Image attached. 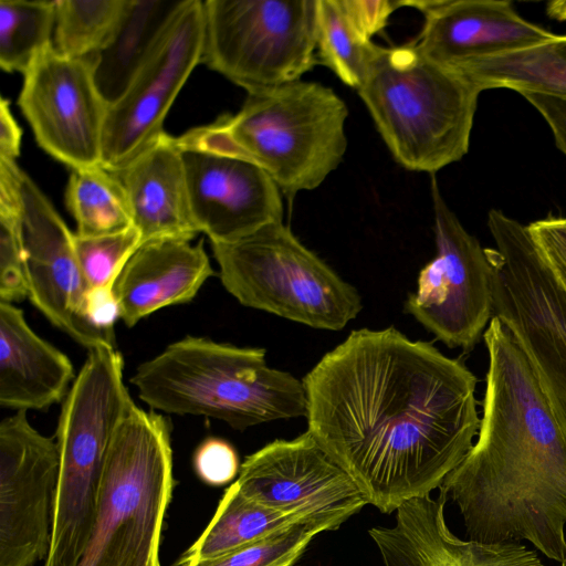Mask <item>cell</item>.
<instances>
[{
  "mask_svg": "<svg viewBox=\"0 0 566 566\" xmlns=\"http://www.w3.org/2000/svg\"><path fill=\"white\" fill-rule=\"evenodd\" d=\"M302 381L307 431L385 514L439 489L479 432L473 373L394 326L352 331Z\"/></svg>",
  "mask_w": 566,
  "mask_h": 566,
  "instance_id": "cell-1",
  "label": "cell"
},
{
  "mask_svg": "<svg viewBox=\"0 0 566 566\" xmlns=\"http://www.w3.org/2000/svg\"><path fill=\"white\" fill-rule=\"evenodd\" d=\"M478 439L444 479L469 539L566 555V443L522 348L493 315Z\"/></svg>",
  "mask_w": 566,
  "mask_h": 566,
  "instance_id": "cell-2",
  "label": "cell"
},
{
  "mask_svg": "<svg viewBox=\"0 0 566 566\" xmlns=\"http://www.w3.org/2000/svg\"><path fill=\"white\" fill-rule=\"evenodd\" d=\"M345 102L329 87L297 80L248 92L241 109L177 138L182 148L230 156L262 168L292 199L317 188L347 147Z\"/></svg>",
  "mask_w": 566,
  "mask_h": 566,
  "instance_id": "cell-3",
  "label": "cell"
},
{
  "mask_svg": "<svg viewBox=\"0 0 566 566\" xmlns=\"http://www.w3.org/2000/svg\"><path fill=\"white\" fill-rule=\"evenodd\" d=\"M265 354L186 336L140 364L130 382L153 410L211 417L237 430L306 417L303 381L268 366Z\"/></svg>",
  "mask_w": 566,
  "mask_h": 566,
  "instance_id": "cell-4",
  "label": "cell"
},
{
  "mask_svg": "<svg viewBox=\"0 0 566 566\" xmlns=\"http://www.w3.org/2000/svg\"><path fill=\"white\" fill-rule=\"evenodd\" d=\"M357 92L406 169L434 175L468 153L481 92L412 43L380 46Z\"/></svg>",
  "mask_w": 566,
  "mask_h": 566,
  "instance_id": "cell-5",
  "label": "cell"
},
{
  "mask_svg": "<svg viewBox=\"0 0 566 566\" xmlns=\"http://www.w3.org/2000/svg\"><path fill=\"white\" fill-rule=\"evenodd\" d=\"M170 423L135 403L113 437L94 523L76 566H160L174 485Z\"/></svg>",
  "mask_w": 566,
  "mask_h": 566,
  "instance_id": "cell-6",
  "label": "cell"
},
{
  "mask_svg": "<svg viewBox=\"0 0 566 566\" xmlns=\"http://www.w3.org/2000/svg\"><path fill=\"white\" fill-rule=\"evenodd\" d=\"M123 369L116 347L92 348L63 399L55 434L59 480L44 566H76L86 546L113 437L134 405Z\"/></svg>",
  "mask_w": 566,
  "mask_h": 566,
  "instance_id": "cell-7",
  "label": "cell"
},
{
  "mask_svg": "<svg viewBox=\"0 0 566 566\" xmlns=\"http://www.w3.org/2000/svg\"><path fill=\"white\" fill-rule=\"evenodd\" d=\"M211 247L222 285L243 306L334 332L363 308L358 291L283 222Z\"/></svg>",
  "mask_w": 566,
  "mask_h": 566,
  "instance_id": "cell-8",
  "label": "cell"
},
{
  "mask_svg": "<svg viewBox=\"0 0 566 566\" xmlns=\"http://www.w3.org/2000/svg\"><path fill=\"white\" fill-rule=\"evenodd\" d=\"M488 228L493 315L511 332L566 443V292L538 253L527 226L497 209Z\"/></svg>",
  "mask_w": 566,
  "mask_h": 566,
  "instance_id": "cell-9",
  "label": "cell"
},
{
  "mask_svg": "<svg viewBox=\"0 0 566 566\" xmlns=\"http://www.w3.org/2000/svg\"><path fill=\"white\" fill-rule=\"evenodd\" d=\"M202 63L247 92L301 80L317 63V0H207Z\"/></svg>",
  "mask_w": 566,
  "mask_h": 566,
  "instance_id": "cell-10",
  "label": "cell"
},
{
  "mask_svg": "<svg viewBox=\"0 0 566 566\" xmlns=\"http://www.w3.org/2000/svg\"><path fill=\"white\" fill-rule=\"evenodd\" d=\"M436 256L419 272L405 311L450 348L468 353L493 317L492 266L443 199L432 175Z\"/></svg>",
  "mask_w": 566,
  "mask_h": 566,
  "instance_id": "cell-11",
  "label": "cell"
},
{
  "mask_svg": "<svg viewBox=\"0 0 566 566\" xmlns=\"http://www.w3.org/2000/svg\"><path fill=\"white\" fill-rule=\"evenodd\" d=\"M203 1L182 0L123 95L107 106L101 165L117 171L161 133L174 101L202 61Z\"/></svg>",
  "mask_w": 566,
  "mask_h": 566,
  "instance_id": "cell-12",
  "label": "cell"
},
{
  "mask_svg": "<svg viewBox=\"0 0 566 566\" xmlns=\"http://www.w3.org/2000/svg\"><path fill=\"white\" fill-rule=\"evenodd\" d=\"M23 76L18 103L39 146L71 169L101 165L107 104L91 57H70L51 44Z\"/></svg>",
  "mask_w": 566,
  "mask_h": 566,
  "instance_id": "cell-13",
  "label": "cell"
},
{
  "mask_svg": "<svg viewBox=\"0 0 566 566\" xmlns=\"http://www.w3.org/2000/svg\"><path fill=\"white\" fill-rule=\"evenodd\" d=\"M235 483L265 506L336 528L367 504L352 476L308 431L248 455Z\"/></svg>",
  "mask_w": 566,
  "mask_h": 566,
  "instance_id": "cell-14",
  "label": "cell"
},
{
  "mask_svg": "<svg viewBox=\"0 0 566 566\" xmlns=\"http://www.w3.org/2000/svg\"><path fill=\"white\" fill-rule=\"evenodd\" d=\"M60 470L56 441L41 434L25 411L0 423V566H33L46 558Z\"/></svg>",
  "mask_w": 566,
  "mask_h": 566,
  "instance_id": "cell-15",
  "label": "cell"
},
{
  "mask_svg": "<svg viewBox=\"0 0 566 566\" xmlns=\"http://www.w3.org/2000/svg\"><path fill=\"white\" fill-rule=\"evenodd\" d=\"M21 233L28 297L33 306L87 350L99 345L116 347L115 337L96 329L84 316L88 286L76 256L74 233L24 172Z\"/></svg>",
  "mask_w": 566,
  "mask_h": 566,
  "instance_id": "cell-16",
  "label": "cell"
},
{
  "mask_svg": "<svg viewBox=\"0 0 566 566\" xmlns=\"http://www.w3.org/2000/svg\"><path fill=\"white\" fill-rule=\"evenodd\" d=\"M180 149L192 218L211 243L233 242L282 222L281 190L262 168L235 157Z\"/></svg>",
  "mask_w": 566,
  "mask_h": 566,
  "instance_id": "cell-17",
  "label": "cell"
},
{
  "mask_svg": "<svg viewBox=\"0 0 566 566\" xmlns=\"http://www.w3.org/2000/svg\"><path fill=\"white\" fill-rule=\"evenodd\" d=\"M401 6L423 15L412 44L452 72L470 61L526 49L556 35L524 19L506 0H410Z\"/></svg>",
  "mask_w": 566,
  "mask_h": 566,
  "instance_id": "cell-18",
  "label": "cell"
},
{
  "mask_svg": "<svg viewBox=\"0 0 566 566\" xmlns=\"http://www.w3.org/2000/svg\"><path fill=\"white\" fill-rule=\"evenodd\" d=\"M447 494L412 499L396 510L394 526L368 533L385 566H544L537 553L517 542L464 541L449 528Z\"/></svg>",
  "mask_w": 566,
  "mask_h": 566,
  "instance_id": "cell-19",
  "label": "cell"
},
{
  "mask_svg": "<svg viewBox=\"0 0 566 566\" xmlns=\"http://www.w3.org/2000/svg\"><path fill=\"white\" fill-rule=\"evenodd\" d=\"M202 242L158 239L142 243L118 274L114 293L128 327L154 312L190 302L212 275Z\"/></svg>",
  "mask_w": 566,
  "mask_h": 566,
  "instance_id": "cell-20",
  "label": "cell"
},
{
  "mask_svg": "<svg viewBox=\"0 0 566 566\" xmlns=\"http://www.w3.org/2000/svg\"><path fill=\"white\" fill-rule=\"evenodd\" d=\"M119 178L133 226L142 243L158 239L191 240L193 221L181 149L177 138L161 133L122 169Z\"/></svg>",
  "mask_w": 566,
  "mask_h": 566,
  "instance_id": "cell-21",
  "label": "cell"
},
{
  "mask_svg": "<svg viewBox=\"0 0 566 566\" xmlns=\"http://www.w3.org/2000/svg\"><path fill=\"white\" fill-rule=\"evenodd\" d=\"M73 379L69 357L29 326L22 310L0 302V405L46 409L65 398Z\"/></svg>",
  "mask_w": 566,
  "mask_h": 566,
  "instance_id": "cell-22",
  "label": "cell"
},
{
  "mask_svg": "<svg viewBox=\"0 0 566 566\" xmlns=\"http://www.w3.org/2000/svg\"><path fill=\"white\" fill-rule=\"evenodd\" d=\"M181 2L128 0L112 40L90 56L95 83L107 106L123 95Z\"/></svg>",
  "mask_w": 566,
  "mask_h": 566,
  "instance_id": "cell-23",
  "label": "cell"
},
{
  "mask_svg": "<svg viewBox=\"0 0 566 566\" xmlns=\"http://www.w3.org/2000/svg\"><path fill=\"white\" fill-rule=\"evenodd\" d=\"M454 73L480 92L506 88L566 101V34L543 43L470 61Z\"/></svg>",
  "mask_w": 566,
  "mask_h": 566,
  "instance_id": "cell-24",
  "label": "cell"
},
{
  "mask_svg": "<svg viewBox=\"0 0 566 566\" xmlns=\"http://www.w3.org/2000/svg\"><path fill=\"white\" fill-rule=\"evenodd\" d=\"M302 523L312 522H304L250 499L234 481L224 491L208 526L181 555L178 566L227 555Z\"/></svg>",
  "mask_w": 566,
  "mask_h": 566,
  "instance_id": "cell-25",
  "label": "cell"
},
{
  "mask_svg": "<svg viewBox=\"0 0 566 566\" xmlns=\"http://www.w3.org/2000/svg\"><path fill=\"white\" fill-rule=\"evenodd\" d=\"M65 202L77 235L98 237L133 227L124 187L117 175L102 165L72 169Z\"/></svg>",
  "mask_w": 566,
  "mask_h": 566,
  "instance_id": "cell-26",
  "label": "cell"
},
{
  "mask_svg": "<svg viewBox=\"0 0 566 566\" xmlns=\"http://www.w3.org/2000/svg\"><path fill=\"white\" fill-rule=\"evenodd\" d=\"M128 0H59L53 45L70 57H90L112 40Z\"/></svg>",
  "mask_w": 566,
  "mask_h": 566,
  "instance_id": "cell-27",
  "label": "cell"
},
{
  "mask_svg": "<svg viewBox=\"0 0 566 566\" xmlns=\"http://www.w3.org/2000/svg\"><path fill=\"white\" fill-rule=\"evenodd\" d=\"M318 60L346 85L358 90L380 45L364 40L349 22L339 0H317Z\"/></svg>",
  "mask_w": 566,
  "mask_h": 566,
  "instance_id": "cell-28",
  "label": "cell"
},
{
  "mask_svg": "<svg viewBox=\"0 0 566 566\" xmlns=\"http://www.w3.org/2000/svg\"><path fill=\"white\" fill-rule=\"evenodd\" d=\"M56 1L0 0V66L24 74L53 44Z\"/></svg>",
  "mask_w": 566,
  "mask_h": 566,
  "instance_id": "cell-29",
  "label": "cell"
},
{
  "mask_svg": "<svg viewBox=\"0 0 566 566\" xmlns=\"http://www.w3.org/2000/svg\"><path fill=\"white\" fill-rule=\"evenodd\" d=\"M335 530L326 522L296 524L227 555L179 566H294L316 535Z\"/></svg>",
  "mask_w": 566,
  "mask_h": 566,
  "instance_id": "cell-30",
  "label": "cell"
},
{
  "mask_svg": "<svg viewBox=\"0 0 566 566\" xmlns=\"http://www.w3.org/2000/svg\"><path fill=\"white\" fill-rule=\"evenodd\" d=\"M140 244L142 237L134 226L98 237L74 233L76 256L88 289L114 286L126 261Z\"/></svg>",
  "mask_w": 566,
  "mask_h": 566,
  "instance_id": "cell-31",
  "label": "cell"
},
{
  "mask_svg": "<svg viewBox=\"0 0 566 566\" xmlns=\"http://www.w3.org/2000/svg\"><path fill=\"white\" fill-rule=\"evenodd\" d=\"M28 297L21 212L0 213V302Z\"/></svg>",
  "mask_w": 566,
  "mask_h": 566,
  "instance_id": "cell-32",
  "label": "cell"
},
{
  "mask_svg": "<svg viewBox=\"0 0 566 566\" xmlns=\"http://www.w3.org/2000/svg\"><path fill=\"white\" fill-rule=\"evenodd\" d=\"M527 228L543 261L566 292V218L549 216Z\"/></svg>",
  "mask_w": 566,
  "mask_h": 566,
  "instance_id": "cell-33",
  "label": "cell"
},
{
  "mask_svg": "<svg viewBox=\"0 0 566 566\" xmlns=\"http://www.w3.org/2000/svg\"><path fill=\"white\" fill-rule=\"evenodd\" d=\"M193 467L203 482L220 486L233 480L241 465L235 449L229 442L208 438L197 448Z\"/></svg>",
  "mask_w": 566,
  "mask_h": 566,
  "instance_id": "cell-34",
  "label": "cell"
},
{
  "mask_svg": "<svg viewBox=\"0 0 566 566\" xmlns=\"http://www.w3.org/2000/svg\"><path fill=\"white\" fill-rule=\"evenodd\" d=\"M349 22L366 41L384 29L390 14L401 7V1L391 0H339Z\"/></svg>",
  "mask_w": 566,
  "mask_h": 566,
  "instance_id": "cell-35",
  "label": "cell"
},
{
  "mask_svg": "<svg viewBox=\"0 0 566 566\" xmlns=\"http://www.w3.org/2000/svg\"><path fill=\"white\" fill-rule=\"evenodd\" d=\"M84 316L96 329L115 337L114 324L120 317V312L114 286L88 289L84 303Z\"/></svg>",
  "mask_w": 566,
  "mask_h": 566,
  "instance_id": "cell-36",
  "label": "cell"
},
{
  "mask_svg": "<svg viewBox=\"0 0 566 566\" xmlns=\"http://www.w3.org/2000/svg\"><path fill=\"white\" fill-rule=\"evenodd\" d=\"M521 95L546 120L556 146L566 156V101L537 93H522Z\"/></svg>",
  "mask_w": 566,
  "mask_h": 566,
  "instance_id": "cell-37",
  "label": "cell"
},
{
  "mask_svg": "<svg viewBox=\"0 0 566 566\" xmlns=\"http://www.w3.org/2000/svg\"><path fill=\"white\" fill-rule=\"evenodd\" d=\"M22 130L15 122L9 101L0 102V158L17 161L20 154Z\"/></svg>",
  "mask_w": 566,
  "mask_h": 566,
  "instance_id": "cell-38",
  "label": "cell"
},
{
  "mask_svg": "<svg viewBox=\"0 0 566 566\" xmlns=\"http://www.w3.org/2000/svg\"><path fill=\"white\" fill-rule=\"evenodd\" d=\"M546 13L551 19L566 22V0H553L546 4Z\"/></svg>",
  "mask_w": 566,
  "mask_h": 566,
  "instance_id": "cell-39",
  "label": "cell"
},
{
  "mask_svg": "<svg viewBox=\"0 0 566 566\" xmlns=\"http://www.w3.org/2000/svg\"><path fill=\"white\" fill-rule=\"evenodd\" d=\"M560 566H566V555H565L564 559L560 562Z\"/></svg>",
  "mask_w": 566,
  "mask_h": 566,
  "instance_id": "cell-40",
  "label": "cell"
}]
</instances>
